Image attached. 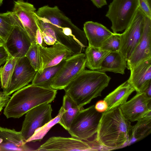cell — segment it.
I'll use <instances>...</instances> for the list:
<instances>
[{"label": "cell", "instance_id": "1", "mask_svg": "<svg viewBox=\"0 0 151 151\" xmlns=\"http://www.w3.org/2000/svg\"><path fill=\"white\" fill-rule=\"evenodd\" d=\"M132 126L118 106L103 112L94 139L102 150H110L127 145Z\"/></svg>", "mask_w": 151, "mask_h": 151}, {"label": "cell", "instance_id": "2", "mask_svg": "<svg viewBox=\"0 0 151 151\" xmlns=\"http://www.w3.org/2000/svg\"><path fill=\"white\" fill-rule=\"evenodd\" d=\"M111 79L104 72L84 69L64 90L65 94L81 109L93 99L101 96Z\"/></svg>", "mask_w": 151, "mask_h": 151}, {"label": "cell", "instance_id": "3", "mask_svg": "<svg viewBox=\"0 0 151 151\" xmlns=\"http://www.w3.org/2000/svg\"><path fill=\"white\" fill-rule=\"evenodd\" d=\"M57 90L33 85H27L15 92L4 111L7 118H19L32 109L50 103L56 97Z\"/></svg>", "mask_w": 151, "mask_h": 151}, {"label": "cell", "instance_id": "4", "mask_svg": "<svg viewBox=\"0 0 151 151\" xmlns=\"http://www.w3.org/2000/svg\"><path fill=\"white\" fill-rule=\"evenodd\" d=\"M102 113L96 110L94 105L82 108L74 118L68 132L72 137L88 140L96 133Z\"/></svg>", "mask_w": 151, "mask_h": 151}, {"label": "cell", "instance_id": "5", "mask_svg": "<svg viewBox=\"0 0 151 151\" xmlns=\"http://www.w3.org/2000/svg\"><path fill=\"white\" fill-rule=\"evenodd\" d=\"M106 16L111 21L113 33L125 30L129 26L139 7V0H113Z\"/></svg>", "mask_w": 151, "mask_h": 151}, {"label": "cell", "instance_id": "6", "mask_svg": "<svg viewBox=\"0 0 151 151\" xmlns=\"http://www.w3.org/2000/svg\"><path fill=\"white\" fill-rule=\"evenodd\" d=\"M86 62L85 55L82 52L73 55L67 58L52 81L50 88L56 90L64 89L85 69Z\"/></svg>", "mask_w": 151, "mask_h": 151}, {"label": "cell", "instance_id": "7", "mask_svg": "<svg viewBox=\"0 0 151 151\" xmlns=\"http://www.w3.org/2000/svg\"><path fill=\"white\" fill-rule=\"evenodd\" d=\"M101 147L94 140L86 141L72 137H52L35 150L50 151H96Z\"/></svg>", "mask_w": 151, "mask_h": 151}, {"label": "cell", "instance_id": "8", "mask_svg": "<svg viewBox=\"0 0 151 151\" xmlns=\"http://www.w3.org/2000/svg\"><path fill=\"white\" fill-rule=\"evenodd\" d=\"M15 15L13 26L4 46L9 56L17 58L25 56L32 42L20 21Z\"/></svg>", "mask_w": 151, "mask_h": 151}, {"label": "cell", "instance_id": "9", "mask_svg": "<svg viewBox=\"0 0 151 151\" xmlns=\"http://www.w3.org/2000/svg\"><path fill=\"white\" fill-rule=\"evenodd\" d=\"M145 15L139 7L131 22L121 34L120 52L126 60L140 41L143 32Z\"/></svg>", "mask_w": 151, "mask_h": 151}, {"label": "cell", "instance_id": "10", "mask_svg": "<svg viewBox=\"0 0 151 151\" xmlns=\"http://www.w3.org/2000/svg\"><path fill=\"white\" fill-rule=\"evenodd\" d=\"M52 111L51 105L45 103L32 109L26 113L20 131L24 141L26 142L37 129L53 119Z\"/></svg>", "mask_w": 151, "mask_h": 151}, {"label": "cell", "instance_id": "11", "mask_svg": "<svg viewBox=\"0 0 151 151\" xmlns=\"http://www.w3.org/2000/svg\"><path fill=\"white\" fill-rule=\"evenodd\" d=\"M36 72L26 57L17 58L10 84L3 92L9 96L27 86L32 81Z\"/></svg>", "mask_w": 151, "mask_h": 151}, {"label": "cell", "instance_id": "12", "mask_svg": "<svg viewBox=\"0 0 151 151\" xmlns=\"http://www.w3.org/2000/svg\"><path fill=\"white\" fill-rule=\"evenodd\" d=\"M119 107L124 117L130 122L137 121L151 114V97L145 92L137 93Z\"/></svg>", "mask_w": 151, "mask_h": 151}, {"label": "cell", "instance_id": "13", "mask_svg": "<svg viewBox=\"0 0 151 151\" xmlns=\"http://www.w3.org/2000/svg\"><path fill=\"white\" fill-rule=\"evenodd\" d=\"M36 9L33 5L23 1H14L12 12L20 21L32 42L35 40L39 28Z\"/></svg>", "mask_w": 151, "mask_h": 151}, {"label": "cell", "instance_id": "14", "mask_svg": "<svg viewBox=\"0 0 151 151\" xmlns=\"http://www.w3.org/2000/svg\"><path fill=\"white\" fill-rule=\"evenodd\" d=\"M151 58V19L145 16L141 38L127 60V68L130 70L141 62Z\"/></svg>", "mask_w": 151, "mask_h": 151}, {"label": "cell", "instance_id": "15", "mask_svg": "<svg viewBox=\"0 0 151 151\" xmlns=\"http://www.w3.org/2000/svg\"><path fill=\"white\" fill-rule=\"evenodd\" d=\"M39 48L42 63L40 70L56 65L74 55L70 49L58 42L48 47L39 45Z\"/></svg>", "mask_w": 151, "mask_h": 151}, {"label": "cell", "instance_id": "16", "mask_svg": "<svg viewBox=\"0 0 151 151\" xmlns=\"http://www.w3.org/2000/svg\"><path fill=\"white\" fill-rule=\"evenodd\" d=\"M130 70L127 80L137 93L144 92L151 84V58L139 63Z\"/></svg>", "mask_w": 151, "mask_h": 151}, {"label": "cell", "instance_id": "17", "mask_svg": "<svg viewBox=\"0 0 151 151\" xmlns=\"http://www.w3.org/2000/svg\"><path fill=\"white\" fill-rule=\"evenodd\" d=\"M26 143L20 131L0 127V151L34 150Z\"/></svg>", "mask_w": 151, "mask_h": 151}, {"label": "cell", "instance_id": "18", "mask_svg": "<svg viewBox=\"0 0 151 151\" xmlns=\"http://www.w3.org/2000/svg\"><path fill=\"white\" fill-rule=\"evenodd\" d=\"M83 31L88 42V45L97 48H100L113 33L102 24L93 21H88L84 24Z\"/></svg>", "mask_w": 151, "mask_h": 151}, {"label": "cell", "instance_id": "19", "mask_svg": "<svg viewBox=\"0 0 151 151\" xmlns=\"http://www.w3.org/2000/svg\"><path fill=\"white\" fill-rule=\"evenodd\" d=\"M135 90L127 81L109 93L104 99L107 103L109 111L119 106L127 101L129 96Z\"/></svg>", "mask_w": 151, "mask_h": 151}, {"label": "cell", "instance_id": "20", "mask_svg": "<svg viewBox=\"0 0 151 151\" xmlns=\"http://www.w3.org/2000/svg\"><path fill=\"white\" fill-rule=\"evenodd\" d=\"M127 68V60L122 53L120 51L111 52L105 58L97 71L124 74Z\"/></svg>", "mask_w": 151, "mask_h": 151}, {"label": "cell", "instance_id": "21", "mask_svg": "<svg viewBox=\"0 0 151 151\" xmlns=\"http://www.w3.org/2000/svg\"><path fill=\"white\" fill-rule=\"evenodd\" d=\"M65 60H63L56 65L45 68L37 71L32 84L40 86L50 88L52 81L63 65Z\"/></svg>", "mask_w": 151, "mask_h": 151}, {"label": "cell", "instance_id": "22", "mask_svg": "<svg viewBox=\"0 0 151 151\" xmlns=\"http://www.w3.org/2000/svg\"><path fill=\"white\" fill-rule=\"evenodd\" d=\"M137 121L135 125L132 126L127 145L143 139L151 132V114Z\"/></svg>", "mask_w": 151, "mask_h": 151}, {"label": "cell", "instance_id": "23", "mask_svg": "<svg viewBox=\"0 0 151 151\" xmlns=\"http://www.w3.org/2000/svg\"><path fill=\"white\" fill-rule=\"evenodd\" d=\"M62 106L64 111L58 123L68 131L75 116L81 108H79L75 102L66 94L63 96Z\"/></svg>", "mask_w": 151, "mask_h": 151}, {"label": "cell", "instance_id": "24", "mask_svg": "<svg viewBox=\"0 0 151 151\" xmlns=\"http://www.w3.org/2000/svg\"><path fill=\"white\" fill-rule=\"evenodd\" d=\"M110 52L88 45L85 50L86 67L91 70H98L106 56Z\"/></svg>", "mask_w": 151, "mask_h": 151}, {"label": "cell", "instance_id": "25", "mask_svg": "<svg viewBox=\"0 0 151 151\" xmlns=\"http://www.w3.org/2000/svg\"><path fill=\"white\" fill-rule=\"evenodd\" d=\"M15 19V15L12 11L0 13V37L4 42L10 34Z\"/></svg>", "mask_w": 151, "mask_h": 151}, {"label": "cell", "instance_id": "26", "mask_svg": "<svg viewBox=\"0 0 151 151\" xmlns=\"http://www.w3.org/2000/svg\"><path fill=\"white\" fill-rule=\"evenodd\" d=\"M64 111L63 108L62 106L56 116L42 126L37 129L33 135L27 140L26 143L35 142L37 141L40 142L52 127L58 123Z\"/></svg>", "mask_w": 151, "mask_h": 151}, {"label": "cell", "instance_id": "27", "mask_svg": "<svg viewBox=\"0 0 151 151\" xmlns=\"http://www.w3.org/2000/svg\"><path fill=\"white\" fill-rule=\"evenodd\" d=\"M16 58L9 56L4 65L0 68V78L3 90L9 86L17 60Z\"/></svg>", "mask_w": 151, "mask_h": 151}, {"label": "cell", "instance_id": "28", "mask_svg": "<svg viewBox=\"0 0 151 151\" xmlns=\"http://www.w3.org/2000/svg\"><path fill=\"white\" fill-rule=\"evenodd\" d=\"M25 56L27 58L31 65L37 71L41 69L42 63L39 45L35 41L32 42Z\"/></svg>", "mask_w": 151, "mask_h": 151}, {"label": "cell", "instance_id": "29", "mask_svg": "<svg viewBox=\"0 0 151 151\" xmlns=\"http://www.w3.org/2000/svg\"><path fill=\"white\" fill-rule=\"evenodd\" d=\"M121 35V34L113 33L104 42L100 48L110 52L120 51Z\"/></svg>", "mask_w": 151, "mask_h": 151}, {"label": "cell", "instance_id": "30", "mask_svg": "<svg viewBox=\"0 0 151 151\" xmlns=\"http://www.w3.org/2000/svg\"><path fill=\"white\" fill-rule=\"evenodd\" d=\"M139 8L145 15L151 19V5L147 0H139Z\"/></svg>", "mask_w": 151, "mask_h": 151}, {"label": "cell", "instance_id": "31", "mask_svg": "<svg viewBox=\"0 0 151 151\" xmlns=\"http://www.w3.org/2000/svg\"><path fill=\"white\" fill-rule=\"evenodd\" d=\"M10 98L9 95H6L0 90V112L6 106Z\"/></svg>", "mask_w": 151, "mask_h": 151}, {"label": "cell", "instance_id": "32", "mask_svg": "<svg viewBox=\"0 0 151 151\" xmlns=\"http://www.w3.org/2000/svg\"><path fill=\"white\" fill-rule=\"evenodd\" d=\"M9 55L4 45L0 46V67L6 62Z\"/></svg>", "mask_w": 151, "mask_h": 151}, {"label": "cell", "instance_id": "33", "mask_svg": "<svg viewBox=\"0 0 151 151\" xmlns=\"http://www.w3.org/2000/svg\"><path fill=\"white\" fill-rule=\"evenodd\" d=\"M107 107V103L104 100L99 101L95 105L96 110L100 112H103L106 111Z\"/></svg>", "mask_w": 151, "mask_h": 151}, {"label": "cell", "instance_id": "34", "mask_svg": "<svg viewBox=\"0 0 151 151\" xmlns=\"http://www.w3.org/2000/svg\"><path fill=\"white\" fill-rule=\"evenodd\" d=\"M35 41L40 46H47L44 42L42 32L39 28L37 31Z\"/></svg>", "mask_w": 151, "mask_h": 151}, {"label": "cell", "instance_id": "35", "mask_svg": "<svg viewBox=\"0 0 151 151\" xmlns=\"http://www.w3.org/2000/svg\"><path fill=\"white\" fill-rule=\"evenodd\" d=\"M94 5L98 8H101L107 4L106 0H90Z\"/></svg>", "mask_w": 151, "mask_h": 151}, {"label": "cell", "instance_id": "36", "mask_svg": "<svg viewBox=\"0 0 151 151\" xmlns=\"http://www.w3.org/2000/svg\"><path fill=\"white\" fill-rule=\"evenodd\" d=\"M144 92L148 96L151 97V84L147 88Z\"/></svg>", "mask_w": 151, "mask_h": 151}, {"label": "cell", "instance_id": "37", "mask_svg": "<svg viewBox=\"0 0 151 151\" xmlns=\"http://www.w3.org/2000/svg\"><path fill=\"white\" fill-rule=\"evenodd\" d=\"M0 43H4V42L3 40L1 39V38L0 37Z\"/></svg>", "mask_w": 151, "mask_h": 151}, {"label": "cell", "instance_id": "38", "mask_svg": "<svg viewBox=\"0 0 151 151\" xmlns=\"http://www.w3.org/2000/svg\"><path fill=\"white\" fill-rule=\"evenodd\" d=\"M3 0H0V6H1L2 4Z\"/></svg>", "mask_w": 151, "mask_h": 151}, {"label": "cell", "instance_id": "39", "mask_svg": "<svg viewBox=\"0 0 151 151\" xmlns=\"http://www.w3.org/2000/svg\"><path fill=\"white\" fill-rule=\"evenodd\" d=\"M149 3L151 5V0H147Z\"/></svg>", "mask_w": 151, "mask_h": 151}, {"label": "cell", "instance_id": "40", "mask_svg": "<svg viewBox=\"0 0 151 151\" xmlns=\"http://www.w3.org/2000/svg\"><path fill=\"white\" fill-rule=\"evenodd\" d=\"M4 44V43H0V46H3Z\"/></svg>", "mask_w": 151, "mask_h": 151}, {"label": "cell", "instance_id": "41", "mask_svg": "<svg viewBox=\"0 0 151 151\" xmlns=\"http://www.w3.org/2000/svg\"><path fill=\"white\" fill-rule=\"evenodd\" d=\"M1 85V78H0V86Z\"/></svg>", "mask_w": 151, "mask_h": 151}, {"label": "cell", "instance_id": "42", "mask_svg": "<svg viewBox=\"0 0 151 151\" xmlns=\"http://www.w3.org/2000/svg\"><path fill=\"white\" fill-rule=\"evenodd\" d=\"M18 1H23V0H17Z\"/></svg>", "mask_w": 151, "mask_h": 151}]
</instances>
